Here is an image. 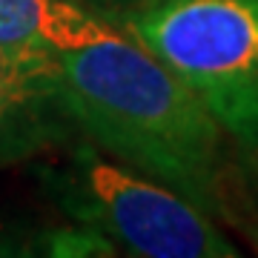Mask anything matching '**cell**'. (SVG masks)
Wrapping results in <instances>:
<instances>
[{"label": "cell", "instance_id": "cell-1", "mask_svg": "<svg viewBox=\"0 0 258 258\" xmlns=\"http://www.w3.org/2000/svg\"><path fill=\"white\" fill-rule=\"evenodd\" d=\"M57 60L72 118L92 144L212 218L227 210V132L164 60L118 26Z\"/></svg>", "mask_w": 258, "mask_h": 258}, {"label": "cell", "instance_id": "cell-2", "mask_svg": "<svg viewBox=\"0 0 258 258\" xmlns=\"http://www.w3.org/2000/svg\"><path fill=\"white\" fill-rule=\"evenodd\" d=\"M123 32L164 60L238 147L258 152V0H152Z\"/></svg>", "mask_w": 258, "mask_h": 258}, {"label": "cell", "instance_id": "cell-3", "mask_svg": "<svg viewBox=\"0 0 258 258\" xmlns=\"http://www.w3.org/2000/svg\"><path fill=\"white\" fill-rule=\"evenodd\" d=\"M60 204L78 224L92 227L141 258H232L238 247L207 210L169 184L101 155L92 144L75 152L60 178Z\"/></svg>", "mask_w": 258, "mask_h": 258}, {"label": "cell", "instance_id": "cell-4", "mask_svg": "<svg viewBox=\"0 0 258 258\" xmlns=\"http://www.w3.org/2000/svg\"><path fill=\"white\" fill-rule=\"evenodd\" d=\"M78 126L57 55L0 43V161H15Z\"/></svg>", "mask_w": 258, "mask_h": 258}, {"label": "cell", "instance_id": "cell-5", "mask_svg": "<svg viewBox=\"0 0 258 258\" xmlns=\"http://www.w3.org/2000/svg\"><path fill=\"white\" fill-rule=\"evenodd\" d=\"M109 20L78 0H0V43L63 55L112 32Z\"/></svg>", "mask_w": 258, "mask_h": 258}, {"label": "cell", "instance_id": "cell-6", "mask_svg": "<svg viewBox=\"0 0 258 258\" xmlns=\"http://www.w3.org/2000/svg\"><path fill=\"white\" fill-rule=\"evenodd\" d=\"M89 9H98V12H106V15H129V12L147 6L152 0H78Z\"/></svg>", "mask_w": 258, "mask_h": 258}]
</instances>
